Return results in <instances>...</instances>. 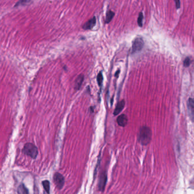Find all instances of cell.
I'll use <instances>...</instances> for the list:
<instances>
[{
	"instance_id": "cell-1",
	"label": "cell",
	"mask_w": 194,
	"mask_h": 194,
	"mask_svg": "<svg viewBox=\"0 0 194 194\" xmlns=\"http://www.w3.org/2000/svg\"><path fill=\"white\" fill-rule=\"evenodd\" d=\"M152 139L151 129L147 126H143L140 129L138 140L142 145H147Z\"/></svg>"
},
{
	"instance_id": "cell-2",
	"label": "cell",
	"mask_w": 194,
	"mask_h": 194,
	"mask_svg": "<svg viewBox=\"0 0 194 194\" xmlns=\"http://www.w3.org/2000/svg\"><path fill=\"white\" fill-rule=\"evenodd\" d=\"M23 152L25 154L33 159H35L38 155V148L34 144L30 142H28L25 145Z\"/></svg>"
},
{
	"instance_id": "cell-3",
	"label": "cell",
	"mask_w": 194,
	"mask_h": 194,
	"mask_svg": "<svg viewBox=\"0 0 194 194\" xmlns=\"http://www.w3.org/2000/svg\"><path fill=\"white\" fill-rule=\"evenodd\" d=\"M144 45V40L140 37L136 38L133 41L132 47V54H134L136 52H139L143 48Z\"/></svg>"
},
{
	"instance_id": "cell-4",
	"label": "cell",
	"mask_w": 194,
	"mask_h": 194,
	"mask_svg": "<svg viewBox=\"0 0 194 194\" xmlns=\"http://www.w3.org/2000/svg\"><path fill=\"white\" fill-rule=\"evenodd\" d=\"M54 183L59 189H61L64 185L65 179L62 174L56 173L54 175Z\"/></svg>"
},
{
	"instance_id": "cell-5",
	"label": "cell",
	"mask_w": 194,
	"mask_h": 194,
	"mask_svg": "<svg viewBox=\"0 0 194 194\" xmlns=\"http://www.w3.org/2000/svg\"><path fill=\"white\" fill-rule=\"evenodd\" d=\"M107 174L105 171H103L100 174V179H99V182H98V187L100 191H103L105 186L107 182Z\"/></svg>"
},
{
	"instance_id": "cell-6",
	"label": "cell",
	"mask_w": 194,
	"mask_h": 194,
	"mask_svg": "<svg viewBox=\"0 0 194 194\" xmlns=\"http://www.w3.org/2000/svg\"><path fill=\"white\" fill-rule=\"evenodd\" d=\"M188 110L191 119L194 121V100L190 98L187 102Z\"/></svg>"
},
{
	"instance_id": "cell-7",
	"label": "cell",
	"mask_w": 194,
	"mask_h": 194,
	"mask_svg": "<svg viewBox=\"0 0 194 194\" xmlns=\"http://www.w3.org/2000/svg\"><path fill=\"white\" fill-rule=\"evenodd\" d=\"M117 123L121 127H125L128 123V118L126 115L121 114L117 118Z\"/></svg>"
},
{
	"instance_id": "cell-8",
	"label": "cell",
	"mask_w": 194,
	"mask_h": 194,
	"mask_svg": "<svg viewBox=\"0 0 194 194\" xmlns=\"http://www.w3.org/2000/svg\"><path fill=\"white\" fill-rule=\"evenodd\" d=\"M96 24V18L94 17L91 20H88L82 26L83 29L85 30H91L94 27V26Z\"/></svg>"
},
{
	"instance_id": "cell-9",
	"label": "cell",
	"mask_w": 194,
	"mask_h": 194,
	"mask_svg": "<svg viewBox=\"0 0 194 194\" xmlns=\"http://www.w3.org/2000/svg\"><path fill=\"white\" fill-rule=\"evenodd\" d=\"M126 105V102L125 100H121L120 102H118V103L117 104L116 108L114 110V115H118V114L121 113V111L123 110V108H124Z\"/></svg>"
},
{
	"instance_id": "cell-10",
	"label": "cell",
	"mask_w": 194,
	"mask_h": 194,
	"mask_svg": "<svg viewBox=\"0 0 194 194\" xmlns=\"http://www.w3.org/2000/svg\"><path fill=\"white\" fill-rule=\"evenodd\" d=\"M84 80V76L83 74H80L75 81V85H74V88L76 90H79L81 88V86L82 84V82Z\"/></svg>"
},
{
	"instance_id": "cell-11",
	"label": "cell",
	"mask_w": 194,
	"mask_h": 194,
	"mask_svg": "<svg viewBox=\"0 0 194 194\" xmlns=\"http://www.w3.org/2000/svg\"><path fill=\"white\" fill-rule=\"evenodd\" d=\"M18 194H28L29 192L27 187L25 186L24 184H20L18 187Z\"/></svg>"
},
{
	"instance_id": "cell-12",
	"label": "cell",
	"mask_w": 194,
	"mask_h": 194,
	"mask_svg": "<svg viewBox=\"0 0 194 194\" xmlns=\"http://www.w3.org/2000/svg\"><path fill=\"white\" fill-rule=\"evenodd\" d=\"M114 16H115V13L113 12V11H111V10H108L106 13V17L105 23H109L113 19Z\"/></svg>"
},
{
	"instance_id": "cell-13",
	"label": "cell",
	"mask_w": 194,
	"mask_h": 194,
	"mask_svg": "<svg viewBox=\"0 0 194 194\" xmlns=\"http://www.w3.org/2000/svg\"><path fill=\"white\" fill-rule=\"evenodd\" d=\"M42 184L43 185V187L44 188L45 191H46L47 194H49V190H50V183L48 181H44L42 182Z\"/></svg>"
},
{
	"instance_id": "cell-14",
	"label": "cell",
	"mask_w": 194,
	"mask_h": 194,
	"mask_svg": "<svg viewBox=\"0 0 194 194\" xmlns=\"http://www.w3.org/2000/svg\"><path fill=\"white\" fill-rule=\"evenodd\" d=\"M31 0H20L15 5V7H19V6H24L27 5V4L30 3Z\"/></svg>"
},
{
	"instance_id": "cell-15",
	"label": "cell",
	"mask_w": 194,
	"mask_h": 194,
	"mask_svg": "<svg viewBox=\"0 0 194 194\" xmlns=\"http://www.w3.org/2000/svg\"><path fill=\"white\" fill-rule=\"evenodd\" d=\"M143 18H144V16H143V14L142 12H140L139 13V17H138V19H137V23H138V25L140 26V27H142V20H143Z\"/></svg>"
},
{
	"instance_id": "cell-16",
	"label": "cell",
	"mask_w": 194,
	"mask_h": 194,
	"mask_svg": "<svg viewBox=\"0 0 194 194\" xmlns=\"http://www.w3.org/2000/svg\"><path fill=\"white\" fill-rule=\"evenodd\" d=\"M97 82H98L99 86H101L102 82H103V76H102V73L101 72H100V73L98 74V75L97 76Z\"/></svg>"
},
{
	"instance_id": "cell-17",
	"label": "cell",
	"mask_w": 194,
	"mask_h": 194,
	"mask_svg": "<svg viewBox=\"0 0 194 194\" xmlns=\"http://www.w3.org/2000/svg\"><path fill=\"white\" fill-rule=\"evenodd\" d=\"M190 60L189 59V58H187L185 60V62H184V65H185V67H188L190 65Z\"/></svg>"
},
{
	"instance_id": "cell-18",
	"label": "cell",
	"mask_w": 194,
	"mask_h": 194,
	"mask_svg": "<svg viewBox=\"0 0 194 194\" xmlns=\"http://www.w3.org/2000/svg\"><path fill=\"white\" fill-rule=\"evenodd\" d=\"M175 5L177 9H179L181 4H180V0H175Z\"/></svg>"
}]
</instances>
